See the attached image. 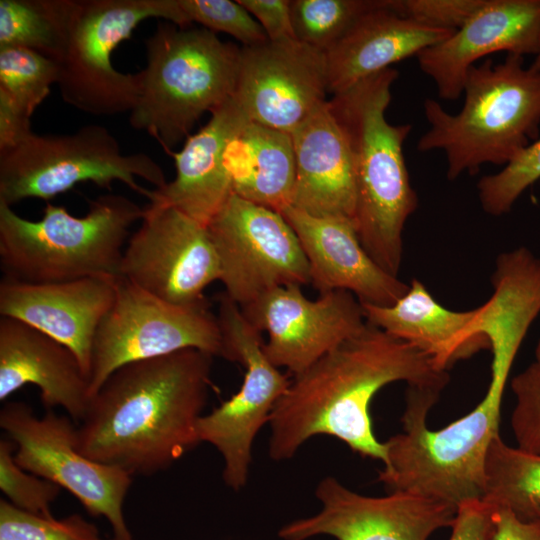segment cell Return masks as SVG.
Masks as SVG:
<instances>
[{
  "label": "cell",
  "instance_id": "cell-1",
  "mask_svg": "<svg viewBox=\"0 0 540 540\" xmlns=\"http://www.w3.org/2000/svg\"><path fill=\"white\" fill-rule=\"evenodd\" d=\"M396 381L442 391L449 375L417 347L366 322L290 381L270 416L269 456L289 459L308 439L325 434L385 464V443L373 432L369 407L382 387Z\"/></svg>",
  "mask_w": 540,
  "mask_h": 540
},
{
  "label": "cell",
  "instance_id": "cell-2",
  "mask_svg": "<svg viewBox=\"0 0 540 540\" xmlns=\"http://www.w3.org/2000/svg\"><path fill=\"white\" fill-rule=\"evenodd\" d=\"M213 356L196 349L126 364L91 397L77 426L87 457L130 475L164 471L200 444Z\"/></svg>",
  "mask_w": 540,
  "mask_h": 540
},
{
  "label": "cell",
  "instance_id": "cell-3",
  "mask_svg": "<svg viewBox=\"0 0 540 540\" xmlns=\"http://www.w3.org/2000/svg\"><path fill=\"white\" fill-rule=\"evenodd\" d=\"M398 76L396 69H385L328 100L351 152L358 238L369 256L396 277L402 232L418 206L403 154L412 125H393L385 116Z\"/></svg>",
  "mask_w": 540,
  "mask_h": 540
},
{
  "label": "cell",
  "instance_id": "cell-4",
  "mask_svg": "<svg viewBox=\"0 0 540 540\" xmlns=\"http://www.w3.org/2000/svg\"><path fill=\"white\" fill-rule=\"evenodd\" d=\"M462 94L464 103L455 114L434 99L423 103L429 128L417 150L443 151L449 180L474 175L487 163L505 166L538 139L540 73L525 68L524 57L507 54L501 63H476Z\"/></svg>",
  "mask_w": 540,
  "mask_h": 540
},
{
  "label": "cell",
  "instance_id": "cell-5",
  "mask_svg": "<svg viewBox=\"0 0 540 540\" xmlns=\"http://www.w3.org/2000/svg\"><path fill=\"white\" fill-rule=\"evenodd\" d=\"M506 382L491 377L481 402L439 430L428 429L426 419L441 391L408 386L403 432L384 442L387 461L378 480L389 492H409L457 508L482 500L485 457L499 434Z\"/></svg>",
  "mask_w": 540,
  "mask_h": 540
},
{
  "label": "cell",
  "instance_id": "cell-6",
  "mask_svg": "<svg viewBox=\"0 0 540 540\" xmlns=\"http://www.w3.org/2000/svg\"><path fill=\"white\" fill-rule=\"evenodd\" d=\"M143 215L144 208L117 194L90 201L82 217L47 203L35 221L0 203L3 276L28 283L119 277L129 230Z\"/></svg>",
  "mask_w": 540,
  "mask_h": 540
},
{
  "label": "cell",
  "instance_id": "cell-7",
  "mask_svg": "<svg viewBox=\"0 0 540 540\" xmlns=\"http://www.w3.org/2000/svg\"><path fill=\"white\" fill-rule=\"evenodd\" d=\"M146 66L129 123L166 153L190 136L205 112L233 97L241 48L201 27L159 22L146 40Z\"/></svg>",
  "mask_w": 540,
  "mask_h": 540
},
{
  "label": "cell",
  "instance_id": "cell-8",
  "mask_svg": "<svg viewBox=\"0 0 540 540\" xmlns=\"http://www.w3.org/2000/svg\"><path fill=\"white\" fill-rule=\"evenodd\" d=\"M149 18L192 25L179 0H67L64 41L55 61L62 99L93 115L131 111L139 94L138 73L117 71L111 54Z\"/></svg>",
  "mask_w": 540,
  "mask_h": 540
},
{
  "label": "cell",
  "instance_id": "cell-9",
  "mask_svg": "<svg viewBox=\"0 0 540 540\" xmlns=\"http://www.w3.org/2000/svg\"><path fill=\"white\" fill-rule=\"evenodd\" d=\"M167 181L162 168L145 153L124 155L117 139L103 126L86 125L67 135L31 133L16 146L0 151V203L12 207L24 199L50 200L81 182L111 189L114 181L148 197Z\"/></svg>",
  "mask_w": 540,
  "mask_h": 540
},
{
  "label": "cell",
  "instance_id": "cell-10",
  "mask_svg": "<svg viewBox=\"0 0 540 540\" xmlns=\"http://www.w3.org/2000/svg\"><path fill=\"white\" fill-rule=\"evenodd\" d=\"M185 349L222 357V336L208 301L191 305L170 303L119 276L114 303L93 342L90 395L126 364Z\"/></svg>",
  "mask_w": 540,
  "mask_h": 540
},
{
  "label": "cell",
  "instance_id": "cell-11",
  "mask_svg": "<svg viewBox=\"0 0 540 540\" xmlns=\"http://www.w3.org/2000/svg\"><path fill=\"white\" fill-rule=\"evenodd\" d=\"M217 301L222 358L240 363L245 374L232 397L200 417L197 433L200 443L212 445L221 454L225 484L239 491L248 480L254 439L269 423L273 408L290 381L266 356L261 331L241 307L224 292Z\"/></svg>",
  "mask_w": 540,
  "mask_h": 540
},
{
  "label": "cell",
  "instance_id": "cell-12",
  "mask_svg": "<svg viewBox=\"0 0 540 540\" xmlns=\"http://www.w3.org/2000/svg\"><path fill=\"white\" fill-rule=\"evenodd\" d=\"M73 421L53 410L38 417L20 401L6 402L0 411V427L15 445L19 466L67 490L90 515L104 517L116 540H134L123 509L133 476L84 455Z\"/></svg>",
  "mask_w": 540,
  "mask_h": 540
},
{
  "label": "cell",
  "instance_id": "cell-13",
  "mask_svg": "<svg viewBox=\"0 0 540 540\" xmlns=\"http://www.w3.org/2000/svg\"><path fill=\"white\" fill-rule=\"evenodd\" d=\"M207 227L220 281L240 307L276 287L310 283L307 258L281 213L232 193Z\"/></svg>",
  "mask_w": 540,
  "mask_h": 540
},
{
  "label": "cell",
  "instance_id": "cell-14",
  "mask_svg": "<svg viewBox=\"0 0 540 540\" xmlns=\"http://www.w3.org/2000/svg\"><path fill=\"white\" fill-rule=\"evenodd\" d=\"M120 276L162 300L191 305L220 280V263L207 226L174 207L148 204L125 246Z\"/></svg>",
  "mask_w": 540,
  "mask_h": 540
},
{
  "label": "cell",
  "instance_id": "cell-15",
  "mask_svg": "<svg viewBox=\"0 0 540 540\" xmlns=\"http://www.w3.org/2000/svg\"><path fill=\"white\" fill-rule=\"evenodd\" d=\"M241 309L268 333L263 348L269 360L294 376L366 325L362 304L352 293L334 290L310 300L299 284L271 289Z\"/></svg>",
  "mask_w": 540,
  "mask_h": 540
},
{
  "label": "cell",
  "instance_id": "cell-16",
  "mask_svg": "<svg viewBox=\"0 0 540 540\" xmlns=\"http://www.w3.org/2000/svg\"><path fill=\"white\" fill-rule=\"evenodd\" d=\"M327 92L325 51L297 39L241 48L233 98L250 121L290 134Z\"/></svg>",
  "mask_w": 540,
  "mask_h": 540
},
{
  "label": "cell",
  "instance_id": "cell-17",
  "mask_svg": "<svg viewBox=\"0 0 540 540\" xmlns=\"http://www.w3.org/2000/svg\"><path fill=\"white\" fill-rule=\"evenodd\" d=\"M321 510L282 527L284 540L328 535L336 540H427L436 530L451 527L457 507L404 491L383 497L358 494L334 477L316 487Z\"/></svg>",
  "mask_w": 540,
  "mask_h": 540
},
{
  "label": "cell",
  "instance_id": "cell-18",
  "mask_svg": "<svg viewBox=\"0 0 540 540\" xmlns=\"http://www.w3.org/2000/svg\"><path fill=\"white\" fill-rule=\"evenodd\" d=\"M524 57L540 51V0H484L466 22L444 41L417 55L420 70L438 95L457 100L468 70L497 52Z\"/></svg>",
  "mask_w": 540,
  "mask_h": 540
},
{
  "label": "cell",
  "instance_id": "cell-19",
  "mask_svg": "<svg viewBox=\"0 0 540 540\" xmlns=\"http://www.w3.org/2000/svg\"><path fill=\"white\" fill-rule=\"evenodd\" d=\"M118 278L28 283L3 276L0 315L24 322L68 347L89 378L94 338L114 303Z\"/></svg>",
  "mask_w": 540,
  "mask_h": 540
},
{
  "label": "cell",
  "instance_id": "cell-20",
  "mask_svg": "<svg viewBox=\"0 0 540 540\" xmlns=\"http://www.w3.org/2000/svg\"><path fill=\"white\" fill-rule=\"evenodd\" d=\"M307 258L310 283L320 294L345 290L361 303L391 306L409 284L384 271L365 251L353 220L316 217L292 206L282 213Z\"/></svg>",
  "mask_w": 540,
  "mask_h": 540
},
{
  "label": "cell",
  "instance_id": "cell-21",
  "mask_svg": "<svg viewBox=\"0 0 540 540\" xmlns=\"http://www.w3.org/2000/svg\"><path fill=\"white\" fill-rule=\"evenodd\" d=\"M250 121L233 97L211 112L207 124L190 135L174 159L176 176L150 190L149 205L174 207L208 226L232 194L225 155L231 141Z\"/></svg>",
  "mask_w": 540,
  "mask_h": 540
},
{
  "label": "cell",
  "instance_id": "cell-22",
  "mask_svg": "<svg viewBox=\"0 0 540 540\" xmlns=\"http://www.w3.org/2000/svg\"><path fill=\"white\" fill-rule=\"evenodd\" d=\"M27 384L40 390L46 410L63 408L80 422L91 395L76 355L57 340L19 320L0 317V400Z\"/></svg>",
  "mask_w": 540,
  "mask_h": 540
},
{
  "label": "cell",
  "instance_id": "cell-23",
  "mask_svg": "<svg viewBox=\"0 0 540 540\" xmlns=\"http://www.w3.org/2000/svg\"><path fill=\"white\" fill-rule=\"evenodd\" d=\"M296 176L292 207L353 220L356 192L350 148L326 100L291 133Z\"/></svg>",
  "mask_w": 540,
  "mask_h": 540
},
{
  "label": "cell",
  "instance_id": "cell-24",
  "mask_svg": "<svg viewBox=\"0 0 540 540\" xmlns=\"http://www.w3.org/2000/svg\"><path fill=\"white\" fill-rule=\"evenodd\" d=\"M454 31L429 28L376 0L327 52L328 92L338 94L394 63L440 43Z\"/></svg>",
  "mask_w": 540,
  "mask_h": 540
},
{
  "label": "cell",
  "instance_id": "cell-25",
  "mask_svg": "<svg viewBox=\"0 0 540 540\" xmlns=\"http://www.w3.org/2000/svg\"><path fill=\"white\" fill-rule=\"evenodd\" d=\"M361 304L367 323L417 347L441 370L447 371L456 360L489 347L486 337L470 332L477 308L450 310L418 279H412L407 292L391 306Z\"/></svg>",
  "mask_w": 540,
  "mask_h": 540
},
{
  "label": "cell",
  "instance_id": "cell-26",
  "mask_svg": "<svg viewBox=\"0 0 540 540\" xmlns=\"http://www.w3.org/2000/svg\"><path fill=\"white\" fill-rule=\"evenodd\" d=\"M232 193L282 213L292 205L296 163L289 133L248 121L225 155Z\"/></svg>",
  "mask_w": 540,
  "mask_h": 540
},
{
  "label": "cell",
  "instance_id": "cell-27",
  "mask_svg": "<svg viewBox=\"0 0 540 540\" xmlns=\"http://www.w3.org/2000/svg\"><path fill=\"white\" fill-rule=\"evenodd\" d=\"M482 501L507 509L522 521H535L540 510V454L510 447L499 436L491 441L484 463Z\"/></svg>",
  "mask_w": 540,
  "mask_h": 540
},
{
  "label": "cell",
  "instance_id": "cell-28",
  "mask_svg": "<svg viewBox=\"0 0 540 540\" xmlns=\"http://www.w3.org/2000/svg\"><path fill=\"white\" fill-rule=\"evenodd\" d=\"M66 6L67 0H0V48H27L56 61Z\"/></svg>",
  "mask_w": 540,
  "mask_h": 540
},
{
  "label": "cell",
  "instance_id": "cell-29",
  "mask_svg": "<svg viewBox=\"0 0 540 540\" xmlns=\"http://www.w3.org/2000/svg\"><path fill=\"white\" fill-rule=\"evenodd\" d=\"M58 67L52 59L27 48H0V94L31 117L57 83Z\"/></svg>",
  "mask_w": 540,
  "mask_h": 540
},
{
  "label": "cell",
  "instance_id": "cell-30",
  "mask_svg": "<svg viewBox=\"0 0 540 540\" xmlns=\"http://www.w3.org/2000/svg\"><path fill=\"white\" fill-rule=\"evenodd\" d=\"M376 0H290L297 40L327 52Z\"/></svg>",
  "mask_w": 540,
  "mask_h": 540
},
{
  "label": "cell",
  "instance_id": "cell-31",
  "mask_svg": "<svg viewBox=\"0 0 540 540\" xmlns=\"http://www.w3.org/2000/svg\"><path fill=\"white\" fill-rule=\"evenodd\" d=\"M0 540H116L101 536L98 528L74 513L56 519L21 510L0 500Z\"/></svg>",
  "mask_w": 540,
  "mask_h": 540
},
{
  "label": "cell",
  "instance_id": "cell-32",
  "mask_svg": "<svg viewBox=\"0 0 540 540\" xmlns=\"http://www.w3.org/2000/svg\"><path fill=\"white\" fill-rule=\"evenodd\" d=\"M539 179L540 138L525 147L501 171L479 180L480 204L489 215H504L510 212L521 194Z\"/></svg>",
  "mask_w": 540,
  "mask_h": 540
},
{
  "label": "cell",
  "instance_id": "cell-33",
  "mask_svg": "<svg viewBox=\"0 0 540 540\" xmlns=\"http://www.w3.org/2000/svg\"><path fill=\"white\" fill-rule=\"evenodd\" d=\"M14 452V443L8 437L1 438L0 489L6 500L26 512L52 516L50 506L61 488L19 466Z\"/></svg>",
  "mask_w": 540,
  "mask_h": 540
},
{
  "label": "cell",
  "instance_id": "cell-34",
  "mask_svg": "<svg viewBox=\"0 0 540 540\" xmlns=\"http://www.w3.org/2000/svg\"><path fill=\"white\" fill-rule=\"evenodd\" d=\"M189 22L216 33L229 34L243 46L268 40L254 17L238 2L231 0H179Z\"/></svg>",
  "mask_w": 540,
  "mask_h": 540
},
{
  "label": "cell",
  "instance_id": "cell-35",
  "mask_svg": "<svg viewBox=\"0 0 540 540\" xmlns=\"http://www.w3.org/2000/svg\"><path fill=\"white\" fill-rule=\"evenodd\" d=\"M516 404L511 427L517 447L540 454V372L531 364L511 382Z\"/></svg>",
  "mask_w": 540,
  "mask_h": 540
},
{
  "label": "cell",
  "instance_id": "cell-36",
  "mask_svg": "<svg viewBox=\"0 0 540 540\" xmlns=\"http://www.w3.org/2000/svg\"><path fill=\"white\" fill-rule=\"evenodd\" d=\"M398 15L420 25L455 31L484 3V0H385Z\"/></svg>",
  "mask_w": 540,
  "mask_h": 540
},
{
  "label": "cell",
  "instance_id": "cell-37",
  "mask_svg": "<svg viewBox=\"0 0 540 540\" xmlns=\"http://www.w3.org/2000/svg\"><path fill=\"white\" fill-rule=\"evenodd\" d=\"M260 24L269 41L296 39L290 0H237Z\"/></svg>",
  "mask_w": 540,
  "mask_h": 540
},
{
  "label": "cell",
  "instance_id": "cell-38",
  "mask_svg": "<svg viewBox=\"0 0 540 540\" xmlns=\"http://www.w3.org/2000/svg\"><path fill=\"white\" fill-rule=\"evenodd\" d=\"M494 508L482 500L462 503L448 540H492L494 534Z\"/></svg>",
  "mask_w": 540,
  "mask_h": 540
},
{
  "label": "cell",
  "instance_id": "cell-39",
  "mask_svg": "<svg viewBox=\"0 0 540 540\" xmlns=\"http://www.w3.org/2000/svg\"><path fill=\"white\" fill-rule=\"evenodd\" d=\"M30 118L0 94V151L16 146L33 133Z\"/></svg>",
  "mask_w": 540,
  "mask_h": 540
},
{
  "label": "cell",
  "instance_id": "cell-40",
  "mask_svg": "<svg viewBox=\"0 0 540 540\" xmlns=\"http://www.w3.org/2000/svg\"><path fill=\"white\" fill-rule=\"evenodd\" d=\"M492 540H540V521H522L507 509H494Z\"/></svg>",
  "mask_w": 540,
  "mask_h": 540
},
{
  "label": "cell",
  "instance_id": "cell-41",
  "mask_svg": "<svg viewBox=\"0 0 540 540\" xmlns=\"http://www.w3.org/2000/svg\"><path fill=\"white\" fill-rule=\"evenodd\" d=\"M532 365L540 372V341L536 347L535 361L532 363Z\"/></svg>",
  "mask_w": 540,
  "mask_h": 540
},
{
  "label": "cell",
  "instance_id": "cell-42",
  "mask_svg": "<svg viewBox=\"0 0 540 540\" xmlns=\"http://www.w3.org/2000/svg\"><path fill=\"white\" fill-rule=\"evenodd\" d=\"M530 68L538 73H540V51L535 55L533 63L530 65Z\"/></svg>",
  "mask_w": 540,
  "mask_h": 540
},
{
  "label": "cell",
  "instance_id": "cell-43",
  "mask_svg": "<svg viewBox=\"0 0 540 540\" xmlns=\"http://www.w3.org/2000/svg\"><path fill=\"white\" fill-rule=\"evenodd\" d=\"M536 520H539V521H540V510H539L538 513H537V518H536Z\"/></svg>",
  "mask_w": 540,
  "mask_h": 540
}]
</instances>
